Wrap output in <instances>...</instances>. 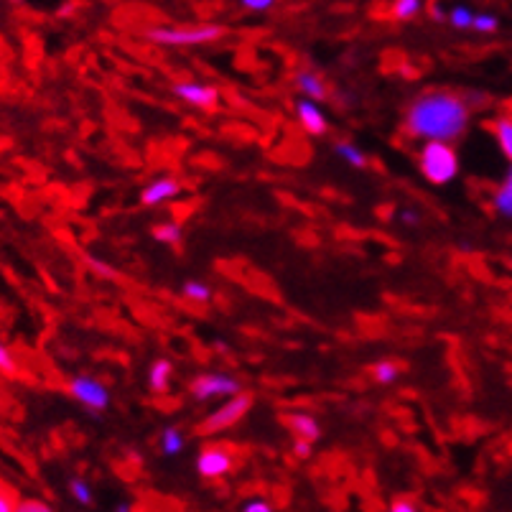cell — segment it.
<instances>
[{"label": "cell", "mask_w": 512, "mask_h": 512, "mask_svg": "<svg viewBox=\"0 0 512 512\" xmlns=\"http://www.w3.org/2000/svg\"><path fill=\"white\" fill-rule=\"evenodd\" d=\"M469 125V105L454 92H426L406 110L403 128L411 138L426 143H449Z\"/></svg>", "instance_id": "6da1fadb"}, {"label": "cell", "mask_w": 512, "mask_h": 512, "mask_svg": "<svg viewBox=\"0 0 512 512\" xmlns=\"http://www.w3.org/2000/svg\"><path fill=\"white\" fill-rule=\"evenodd\" d=\"M418 171L434 186H446L459 176V156L449 143H423L418 151Z\"/></svg>", "instance_id": "7a4b0ae2"}, {"label": "cell", "mask_w": 512, "mask_h": 512, "mask_svg": "<svg viewBox=\"0 0 512 512\" xmlns=\"http://www.w3.org/2000/svg\"><path fill=\"white\" fill-rule=\"evenodd\" d=\"M225 34V26H217V23H199V26H158V29L148 31L146 36L153 44L161 46H199L212 44V41L222 39Z\"/></svg>", "instance_id": "3957f363"}, {"label": "cell", "mask_w": 512, "mask_h": 512, "mask_svg": "<svg viewBox=\"0 0 512 512\" xmlns=\"http://www.w3.org/2000/svg\"><path fill=\"white\" fill-rule=\"evenodd\" d=\"M253 406V395L250 393H240L235 398L225 400L217 411L209 413L202 423L197 426V434L199 436H214V434H222L227 428L237 426V423L245 418V413L250 411Z\"/></svg>", "instance_id": "277c9868"}, {"label": "cell", "mask_w": 512, "mask_h": 512, "mask_svg": "<svg viewBox=\"0 0 512 512\" xmlns=\"http://www.w3.org/2000/svg\"><path fill=\"white\" fill-rule=\"evenodd\" d=\"M69 395L77 400L79 406H85L87 411L102 413L110 408V393L105 385L92 375H77L69 380Z\"/></svg>", "instance_id": "5b68a950"}, {"label": "cell", "mask_w": 512, "mask_h": 512, "mask_svg": "<svg viewBox=\"0 0 512 512\" xmlns=\"http://www.w3.org/2000/svg\"><path fill=\"white\" fill-rule=\"evenodd\" d=\"M192 395L197 400H212V398H235L240 395V383H237V377L225 375V372H207V375L194 377L192 385H189Z\"/></svg>", "instance_id": "8992f818"}, {"label": "cell", "mask_w": 512, "mask_h": 512, "mask_svg": "<svg viewBox=\"0 0 512 512\" xmlns=\"http://www.w3.org/2000/svg\"><path fill=\"white\" fill-rule=\"evenodd\" d=\"M235 469V456L227 446L209 444L199 451L197 456V472L204 479H222Z\"/></svg>", "instance_id": "52a82bcc"}, {"label": "cell", "mask_w": 512, "mask_h": 512, "mask_svg": "<svg viewBox=\"0 0 512 512\" xmlns=\"http://www.w3.org/2000/svg\"><path fill=\"white\" fill-rule=\"evenodd\" d=\"M171 92H174L181 102L199 107V110H209V107H214L217 102H220V92H217V87L202 85V82H189V79L176 82V85L171 87Z\"/></svg>", "instance_id": "ba28073f"}, {"label": "cell", "mask_w": 512, "mask_h": 512, "mask_svg": "<svg viewBox=\"0 0 512 512\" xmlns=\"http://www.w3.org/2000/svg\"><path fill=\"white\" fill-rule=\"evenodd\" d=\"M296 118H299L301 128L309 133V136H324L329 130V120L327 115H324V110H321L316 102L311 100H296Z\"/></svg>", "instance_id": "9c48e42d"}, {"label": "cell", "mask_w": 512, "mask_h": 512, "mask_svg": "<svg viewBox=\"0 0 512 512\" xmlns=\"http://www.w3.org/2000/svg\"><path fill=\"white\" fill-rule=\"evenodd\" d=\"M181 184L174 176H161V179L151 181L141 192V204L143 207H158V204L169 202V199L179 197Z\"/></svg>", "instance_id": "30bf717a"}, {"label": "cell", "mask_w": 512, "mask_h": 512, "mask_svg": "<svg viewBox=\"0 0 512 512\" xmlns=\"http://www.w3.org/2000/svg\"><path fill=\"white\" fill-rule=\"evenodd\" d=\"M286 428L293 434V439H301V441H309V444H314V441L321 439V426L319 421H316L314 416H309V413H288L286 418Z\"/></svg>", "instance_id": "8fae6325"}, {"label": "cell", "mask_w": 512, "mask_h": 512, "mask_svg": "<svg viewBox=\"0 0 512 512\" xmlns=\"http://www.w3.org/2000/svg\"><path fill=\"white\" fill-rule=\"evenodd\" d=\"M296 87H299V92L304 95V100L316 102V105H319V102L327 97V87H324V82H321L319 74H314V72L296 74Z\"/></svg>", "instance_id": "7c38bea8"}, {"label": "cell", "mask_w": 512, "mask_h": 512, "mask_svg": "<svg viewBox=\"0 0 512 512\" xmlns=\"http://www.w3.org/2000/svg\"><path fill=\"white\" fill-rule=\"evenodd\" d=\"M171 375H174V365L169 360H156L148 370V385L153 393H166L171 385Z\"/></svg>", "instance_id": "4fadbf2b"}, {"label": "cell", "mask_w": 512, "mask_h": 512, "mask_svg": "<svg viewBox=\"0 0 512 512\" xmlns=\"http://www.w3.org/2000/svg\"><path fill=\"white\" fill-rule=\"evenodd\" d=\"M492 204H495L497 214H502V217H510L512 220V169L507 171L505 181L497 186L495 197H492Z\"/></svg>", "instance_id": "5bb4252c"}, {"label": "cell", "mask_w": 512, "mask_h": 512, "mask_svg": "<svg viewBox=\"0 0 512 512\" xmlns=\"http://www.w3.org/2000/svg\"><path fill=\"white\" fill-rule=\"evenodd\" d=\"M334 153H337V156L342 158L344 164L352 166V169H365V166H367V156L360 151V148L355 146V143L339 141L337 146H334Z\"/></svg>", "instance_id": "9a60e30c"}, {"label": "cell", "mask_w": 512, "mask_h": 512, "mask_svg": "<svg viewBox=\"0 0 512 512\" xmlns=\"http://www.w3.org/2000/svg\"><path fill=\"white\" fill-rule=\"evenodd\" d=\"M184 434H181L176 426H166L161 431V454L164 456H176L184 451Z\"/></svg>", "instance_id": "2e32d148"}, {"label": "cell", "mask_w": 512, "mask_h": 512, "mask_svg": "<svg viewBox=\"0 0 512 512\" xmlns=\"http://www.w3.org/2000/svg\"><path fill=\"white\" fill-rule=\"evenodd\" d=\"M492 130H495L497 146H500V151L505 153V158L512 164V118L495 120Z\"/></svg>", "instance_id": "e0dca14e"}, {"label": "cell", "mask_w": 512, "mask_h": 512, "mask_svg": "<svg viewBox=\"0 0 512 512\" xmlns=\"http://www.w3.org/2000/svg\"><path fill=\"white\" fill-rule=\"evenodd\" d=\"M400 370H403V367H400L395 360H380L375 367H372V377H375V383L390 385L398 380Z\"/></svg>", "instance_id": "ac0fdd59"}, {"label": "cell", "mask_w": 512, "mask_h": 512, "mask_svg": "<svg viewBox=\"0 0 512 512\" xmlns=\"http://www.w3.org/2000/svg\"><path fill=\"white\" fill-rule=\"evenodd\" d=\"M181 293H184L189 301H197V304H209L212 301V288L204 281H186L181 286Z\"/></svg>", "instance_id": "d6986e66"}, {"label": "cell", "mask_w": 512, "mask_h": 512, "mask_svg": "<svg viewBox=\"0 0 512 512\" xmlns=\"http://www.w3.org/2000/svg\"><path fill=\"white\" fill-rule=\"evenodd\" d=\"M153 237L161 245H179L181 242V227L176 222H161V225L153 227Z\"/></svg>", "instance_id": "ffe728a7"}, {"label": "cell", "mask_w": 512, "mask_h": 512, "mask_svg": "<svg viewBox=\"0 0 512 512\" xmlns=\"http://www.w3.org/2000/svg\"><path fill=\"white\" fill-rule=\"evenodd\" d=\"M69 495H72L82 507H92V502H95L92 487L85 482V479H79V477L69 479Z\"/></svg>", "instance_id": "44dd1931"}, {"label": "cell", "mask_w": 512, "mask_h": 512, "mask_svg": "<svg viewBox=\"0 0 512 512\" xmlns=\"http://www.w3.org/2000/svg\"><path fill=\"white\" fill-rule=\"evenodd\" d=\"M421 3L418 0H398L393 3V18L395 21H413L421 13Z\"/></svg>", "instance_id": "7402d4cb"}, {"label": "cell", "mask_w": 512, "mask_h": 512, "mask_svg": "<svg viewBox=\"0 0 512 512\" xmlns=\"http://www.w3.org/2000/svg\"><path fill=\"white\" fill-rule=\"evenodd\" d=\"M446 18H449V23L454 26V29H472L474 11L467 6H456V8H451V13Z\"/></svg>", "instance_id": "603a6c76"}, {"label": "cell", "mask_w": 512, "mask_h": 512, "mask_svg": "<svg viewBox=\"0 0 512 512\" xmlns=\"http://www.w3.org/2000/svg\"><path fill=\"white\" fill-rule=\"evenodd\" d=\"M472 29L479 31V34H495L500 29V21H497L495 13H474Z\"/></svg>", "instance_id": "cb8c5ba5"}, {"label": "cell", "mask_w": 512, "mask_h": 512, "mask_svg": "<svg viewBox=\"0 0 512 512\" xmlns=\"http://www.w3.org/2000/svg\"><path fill=\"white\" fill-rule=\"evenodd\" d=\"M18 495L8 487L6 482H0V512H16L18 507Z\"/></svg>", "instance_id": "d4e9b609"}, {"label": "cell", "mask_w": 512, "mask_h": 512, "mask_svg": "<svg viewBox=\"0 0 512 512\" xmlns=\"http://www.w3.org/2000/svg\"><path fill=\"white\" fill-rule=\"evenodd\" d=\"M0 372H6V375H13V372H18L16 357H13V352L3 342H0Z\"/></svg>", "instance_id": "484cf974"}, {"label": "cell", "mask_w": 512, "mask_h": 512, "mask_svg": "<svg viewBox=\"0 0 512 512\" xmlns=\"http://www.w3.org/2000/svg\"><path fill=\"white\" fill-rule=\"evenodd\" d=\"M85 260H87V265H90L92 271H95L100 278H115V276H118V271H115L113 265L102 263V260L95 258V255H87Z\"/></svg>", "instance_id": "4316f807"}, {"label": "cell", "mask_w": 512, "mask_h": 512, "mask_svg": "<svg viewBox=\"0 0 512 512\" xmlns=\"http://www.w3.org/2000/svg\"><path fill=\"white\" fill-rule=\"evenodd\" d=\"M16 512H57L51 505H46L44 500H36V497H29V500L18 502Z\"/></svg>", "instance_id": "83f0119b"}, {"label": "cell", "mask_w": 512, "mask_h": 512, "mask_svg": "<svg viewBox=\"0 0 512 512\" xmlns=\"http://www.w3.org/2000/svg\"><path fill=\"white\" fill-rule=\"evenodd\" d=\"M240 8L242 11H250V13H263V11H271V8H276V3H273V0H242Z\"/></svg>", "instance_id": "f1b7e54d"}, {"label": "cell", "mask_w": 512, "mask_h": 512, "mask_svg": "<svg viewBox=\"0 0 512 512\" xmlns=\"http://www.w3.org/2000/svg\"><path fill=\"white\" fill-rule=\"evenodd\" d=\"M240 512H276V510H273V505L268 500H263V497H255V500L245 502Z\"/></svg>", "instance_id": "f546056e"}, {"label": "cell", "mask_w": 512, "mask_h": 512, "mask_svg": "<svg viewBox=\"0 0 512 512\" xmlns=\"http://www.w3.org/2000/svg\"><path fill=\"white\" fill-rule=\"evenodd\" d=\"M311 451H314V444H309V441H301V439H293V454L299 456V459H309Z\"/></svg>", "instance_id": "4dcf8cb0"}, {"label": "cell", "mask_w": 512, "mask_h": 512, "mask_svg": "<svg viewBox=\"0 0 512 512\" xmlns=\"http://www.w3.org/2000/svg\"><path fill=\"white\" fill-rule=\"evenodd\" d=\"M400 222L408 227H418L421 225V214H418L416 209H403V212H400Z\"/></svg>", "instance_id": "1f68e13d"}, {"label": "cell", "mask_w": 512, "mask_h": 512, "mask_svg": "<svg viewBox=\"0 0 512 512\" xmlns=\"http://www.w3.org/2000/svg\"><path fill=\"white\" fill-rule=\"evenodd\" d=\"M388 512H418V507L411 500H393Z\"/></svg>", "instance_id": "d6a6232c"}, {"label": "cell", "mask_w": 512, "mask_h": 512, "mask_svg": "<svg viewBox=\"0 0 512 512\" xmlns=\"http://www.w3.org/2000/svg\"><path fill=\"white\" fill-rule=\"evenodd\" d=\"M115 512H133V507H130V502H123V505H118V510Z\"/></svg>", "instance_id": "836d02e7"}]
</instances>
